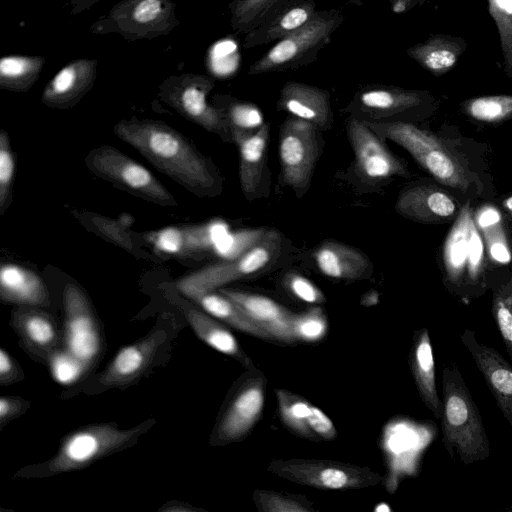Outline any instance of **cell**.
<instances>
[{
    "mask_svg": "<svg viewBox=\"0 0 512 512\" xmlns=\"http://www.w3.org/2000/svg\"><path fill=\"white\" fill-rule=\"evenodd\" d=\"M165 298L184 316L196 336L218 352L232 357L246 369L254 367L251 358L223 322L175 290H165Z\"/></svg>",
    "mask_w": 512,
    "mask_h": 512,
    "instance_id": "ac0fdd59",
    "label": "cell"
},
{
    "mask_svg": "<svg viewBox=\"0 0 512 512\" xmlns=\"http://www.w3.org/2000/svg\"><path fill=\"white\" fill-rule=\"evenodd\" d=\"M314 258L318 270L335 280H360L372 272V264L361 250L334 240L322 242Z\"/></svg>",
    "mask_w": 512,
    "mask_h": 512,
    "instance_id": "484cf974",
    "label": "cell"
},
{
    "mask_svg": "<svg viewBox=\"0 0 512 512\" xmlns=\"http://www.w3.org/2000/svg\"><path fill=\"white\" fill-rule=\"evenodd\" d=\"M498 220H499V214L497 213V211H494L491 209L482 212L481 215L479 216V224L482 227L491 226L494 223H496Z\"/></svg>",
    "mask_w": 512,
    "mask_h": 512,
    "instance_id": "db71d44e",
    "label": "cell"
},
{
    "mask_svg": "<svg viewBox=\"0 0 512 512\" xmlns=\"http://www.w3.org/2000/svg\"><path fill=\"white\" fill-rule=\"evenodd\" d=\"M278 411L283 425L298 437L317 441L308 425L311 403L287 389H275Z\"/></svg>",
    "mask_w": 512,
    "mask_h": 512,
    "instance_id": "836d02e7",
    "label": "cell"
},
{
    "mask_svg": "<svg viewBox=\"0 0 512 512\" xmlns=\"http://www.w3.org/2000/svg\"><path fill=\"white\" fill-rule=\"evenodd\" d=\"M85 164L93 174L137 197L162 206L177 205L174 196L148 169L115 147L94 148Z\"/></svg>",
    "mask_w": 512,
    "mask_h": 512,
    "instance_id": "8fae6325",
    "label": "cell"
},
{
    "mask_svg": "<svg viewBox=\"0 0 512 512\" xmlns=\"http://www.w3.org/2000/svg\"><path fill=\"white\" fill-rule=\"evenodd\" d=\"M503 205L510 213H512V196L505 199Z\"/></svg>",
    "mask_w": 512,
    "mask_h": 512,
    "instance_id": "9f6ffc18",
    "label": "cell"
},
{
    "mask_svg": "<svg viewBox=\"0 0 512 512\" xmlns=\"http://www.w3.org/2000/svg\"><path fill=\"white\" fill-rule=\"evenodd\" d=\"M159 511L161 512H199L205 511L201 508L192 506L187 502L182 501H169L165 503Z\"/></svg>",
    "mask_w": 512,
    "mask_h": 512,
    "instance_id": "f907efd6",
    "label": "cell"
},
{
    "mask_svg": "<svg viewBox=\"0 0 512 512\" xmlns=\"http://www.w3.org/2000/svg\"><path fill=\"white\" fill-rule=\"evenodd\" d=\"M114 133L157 170L199 197H215L222 179L213 163L177 130L152 119L121 120Z\"/></svg>",
    "mask_w": 512,
    "mask_h": 512,
    "instance_id": "6da1fadb",
    "label": "cell"
},
{
    "mask_svg": "<svg viewBox=\"0 0 512 512\" xmlns=\"http://www.w3.org/2000/svg\"><path fill=\"white\" fill-rule=\"evenodd\" d=\"M470 118L483 123H501L512 117V95H490L470 98L461 103Z\"/></svg>",
    "mask_w": 512,
    "mask_h": 512,
    "instance_id": "e575fe53",
    "label": "cell"
},
{
    "mask_svg": "<svg viewBox=\"0 0 512 512\" xmlns=\"http://www.w3.org/2000/svg\"><path fill=\"white\" fill-rule=\"evenodd\" d=\"M282 0H236L231 5V23L235 30L258 27L269 18Z\"/></svg>",
    "mask_w": 512,
    "mask_h": 512,
    "instance_id": "f35d334b",
    "label": "cell"
},
{
    "mask_svg": "<svg viewBox=\"0 0 512 512\" xmlns=\"http://www.w3.org/2000/svg\"><path fill=\"white\" fill-rule=\"evenodd\" d=\"M63 308V347L91 369L102 354L103 336L87 294L75 282L63 288Z\"/></svg>",
    "mask_w": 512,
    "mask_h": 512,
    "instance_id": "4fadbf2b",
    "label": "cell"
},
{
    "mask_svg": "<svg viewBox=\"0 0 512 512\" xmlns=\"http://www.w3.org/2000/svg\"><path fill=\"white\" fill-rule=\"evenodd\" d=\"M365 122L381 139L405 149L439 183L465 191L470 174L460 156L440 137L410 122Z\"/></svg>",
    "mask_w": 512,
    "mask_h": 512,
    "instance_id": "5b68a950",
    "label": "cell"
},
{
    "mask_svg": "<svg viewBox=\"0 0 512 512\" xmlns=\"http://www.w3.org/2000/svg\"><path fill=\"white\" fill-rule=\"evenodd\" d=\"M98 61L80 58L67 63L46 84L41 95L44 105L68 109L75 106L93 87Z\"/></svg>",
    "mask_w": 512,
    "mask_h": 512,
    "instance_id": "7402d4cb",
    "label": "cell"
},
{
    "mask_svg": "<svg viewBox=\"0 0 512 512\" xmlns=\"http://www.w3.org/2000/svg\"><path fill=\"white\" fill-rule=\"evenodd\" d=\"M268 229L249 228L230 232L223 242L218 256L222 260L234 259L260 241Z\"/></svg>",
    "mask_w": 512,
    "mask_h": 512,
    "instance_id": "ee69618b",
    "label": "cell"
},
{
    "mask_svg": "<svg viewBox=\"0 0 512 512\" xmlns=\"http://www.w3.org/2000/svg\"><path fill=\"white\" fill-rule=\"evenodd\" d=\"M10 323L26 353L44 365L57 349L63 347L57 323L44 308L15 306Z\"/></svg>",
    "mask_w": 512,
    "mask_h": 512,
    "instance_id": "ffe728a7",
    "label": "cell"
},
{
    "mask_svg": "<svg viewBox=\"0 0 512 512\" xmlns=\"http://www.w3.org/2000/svg\"><path fill=\"white\" fill-rule=\"evenodd\" d=\"M267 470L290 482L321 490L365 489L382 480V476L369 467L326 459H274Z\"/></svg>",
    "mask_w": 512,
    "mask_h": 512,
    "instance_id": "ba28073f",
    "label": "cell"
},
{
    "mask_svg": "<svg viewBox=\"0 0 512 512\" xmlns=\"http://www.w3.org/2000/svg\"><path fill=\"white\" fill-rule=\"evenodd\" d=\"M313 8L310 5L296 6L288 9L280 16L266 20L251 32L246 38V47L270 42L286 37L303 27L313 18Z\"/></svg>",
    "mask_w": 512,
    "mask_h": 512,
    "instance_id": "d6a6232c",
    "label": "cell"
},
{
    "mask_svg": "<svg viewBox=\"0 0 512 512\" xmlns=\"http://www.w3.org/2000/svg\"><path fill=\"white\" fill-rule=\"evenodd\" d=\"M347 135L354 153L356 174L369 183H379L394 176H408L403 161L397 158L365 122L351 117Z\"/></svg>",
    "mask_w": 512,
    "mask_h": 512,
    "instance_id": "9a60e30c",
    "label": "cell"
},
{
    "mask_svg": "<svg viewBox=\"0 0 512 512\" xmlns=\"http://www.w3.org/2000/svg\"><path fill=\"white\" fill-rule=\"evenodd\" d=\"M217 291L232 300L269 335L271 341L286 344L296 343L290 326L294 312L287 307L261 294L225 287L219 288Z\"/></svg>",
    "mask_w": 512,
    "mask_h": 512,
    "instance_id": "44dd1931",
    "label": "cell"
},
{
    "mask_svg": "<svg viewBox=\"0 0 512 512\" xmlns=\"http://www.w3.org/2000/svg\"><path fill=\"white\" fill-rule=\"evenodd\" d=\"M267 378L255 366L234 384L212 430L210 445L225 446L245 439L260 420Z\"/></svg>",
    "mask_w": 512,
    "mask_h": 512,
    "instance_id": "9c48e42d",
    "label": "cell"
},
{
    "mask_svg": "<svg viewBox=\"0 0 512 512\" xmlns=\"http://www.w3.org/2000/svg\"><path fill=\"white\" fill-rule=\"evenodd\" d=\"M501 43L503 70L512 79V0H487Z\"/></svg>",
    "mask_w": 512,
    "mask_h": 512,
    "instance_id": "74e56055",
    "label": "cell"
},
{
    "mask_svg": "<svg viewBox=\"0 0 512 512\" xmlns=\"http://www.w3.org/2000/svg\"><path fill=\"white\" fill-rule=\"evenodd\" d=\"M398 214L422 223H445L457 216L455 200L433 185H412L404 188L395 203Z\"/></svg>",
    "mask_w": 512,
    "mask_h": 512,
    "instance_id": "d4e9b609",
    "label": "cell"
},
{
    "mask_svg": "<svg viewBox=\"0 0 512 512\" xmlns=\"http://www.w3.org/2000/svg\"><path fill=\"white\" fill-rule=\"evenodd\" d=\"M101 0H70L71 14L77 15L86 10H89L94 4Z\"/></svg>",
    "mask_w": 512,
    "mask_h": 512,
    "instance_id": "f5cc1de1",
    "label": "cell"
},
{
    "mask_svg": "<svg viewBox=\"0 0 512 512\" xmlns=\"http://www.w3.org/2000/svg\"><path fill=\"white\" fill-rule=\"evenodd\" d=\"M490 254L494 260L502 264H507L511 260V254L508 248L502 243L492 244L490 247Z\"/></svg>",
    "mask_w": 512,
    "mask_h": 512,
    "instance_id": "816d5d0a",
    "label": "cell"
},
{
    "mask_svg": "<svg viewBox=\"0 0 512 512\" xmlns=\"http://www.w3.org/2000/svg\"><path fill=\"white\" fill-rule=\"evenodd\" d=\"M443 249V262L448 279L459 281L464 275L475 278L481 268L483 244L473 221L469 202L457 214L447 235Z\"/></svg>",
    "mask_w": 512,
    "mask_h": 512,
    "instance_id": "e0dca14e",
    "label": "cell"
},
{
    "mask_svg": "<svg viewBox=\"0 0 512 512\" xmlns=\"http://www.w3.org/2000/svg\"><path fill=\"white\" fill-rule=\"evenodd\" d=\"M229 233V226L225 222L214 221L165 228L150 233L147 238L160 252L192 258L206 253L218 255Z\"/></svg>",
    "mask_w": 512,
    "mask_h": 512,
    "instance_id": "d6986e66",
    "label": "cell"
},
{
    "mask_svg": "<svg viewBox=\"0 0 512 512\" xmlns=\"http://www.w3.org/2000/svg\"><path fill=\"white\" fill-rule=\"evenodd\" d=\"M435 104V98L427 91L374 88L361 92L349 111L362 121L410 122L431 114Z\"/></svg>",
    "mask_w": 512,
    "mask_h": 512,
    "instance_id": "5bb4252c",
    "label": "cell"
},
{
    "mask_svg": "<svg viewBox=\"0 0 512 512\" xmlns=\"http://www.w3.org/2000/svg\"><path fill=\"white\" fill-rule=\"evenodd\" d=\"M281 249V235L276 230L268 229L263 238L242 255L186 274L175 281L174 287L187 298L198 293L216 291L268 268L279 257Z\"/></svg>",
    "mask_w": 512,
    "mask_h": 512,
    "instance_id": "8992f818",
    "label": "cell"
},
{
    "mask_svg": "<svg viewBox=\"0 0 512 512\" xmlns=\"http://www.w3.org/2000/svg\"><path fill=\"white\" fill-rule=\"evenodd\" d=\"M423 1L425 0H396L394 10L402 12L415 4L422 3Z\"/></svg>",
    "mask_w": 512,
    "mask_h": 512,
    "instance_id": "11a10c76",
    "label": "cell"
},
{
    "mask_svg": "<svg viewBox=\"0 0 512 512\" xmlns=\"http://www.w3.org/2000/svg\"><path fill=\"white\" fill-rule=\"evenodd\" d=\"M291 333L295 342L315 343L322 340L328 331V319L324 310L314 305L294 313L291 319Z\"/></svg>",
    "mask_w": 512,
    "mask_h": 512,
    "instance_id": "8d00e7d4",
    "label": "cell"
},
{
    "mask_svg": "<svg viewBox=\"0 0 512 512\" xmlns=\"http://www.w3.org/2000/svg\"><path fill=\"white\" fill-rule=\"evenodd\" d=\"M253 502L260 512H315L312 502L304 495L256 489Z\"/></svg>",
    "mask_w": 512,
    "mask_h": 512,
    "instance_id": "d590c367",
    "label": "cell"
},
{
    "mask_svg": "<svg viewBox=\"0 0 512 512\" xmlns=\"http://www.w3.org/2000/svg\"><path fill=\"white\" fill-rule=\"evenodd\" d=\"M173 0H121L89 27L96 35L118 34L127 41L151 40L178 27Z\"/></svg>",
    "mask_w": 512,
    "mask_h": 512,
    "instance_id": "52a82bcc",
    "label": "cell"
},
{
    "mask_svg": "<svg viewBox=\"0 0 512 512\" xmlns=\"http://www.w3.org/2000/svg\"><path fill=\"white\" fill-rule=\"evenodd\" d=\"M188 299L224 324L254 337L271 341L269 335L261 327L219 291L198 293Z\"/></svg>",
    "mask_w": 512,
    "mask_h": 512,
    "instance_id": "4dcf8cb0",
    "label": "cell"
},
{
    "mask_svg": "<svg viewBox=\"0 0 512 512\" xmlns=\"http://www.w3.org/2000/svg\"><path fill=\"white\" fill-rule=\"evenodd\" d=\"M442 389L440 420L445 448L465 465L486 459L490 454L489 439L457 365L444 367Z\"/></svg>",
    "mask_w": 512,
    "mask_h": 512,
    "instance_id": "277c9868",
    "label": "cell"
},
{
    "mask_svg": "<svg viewBox=\"0 0 512 512\" xmlns=\"http://www.w3.org/2000/svg\"><path fill=\"white\" fill-rule=\"evenodd\" d=\"M30 407V402L19 396H2L0 398V429L10 421L24 414Z\"/></svg>",
    "mask_w": 512,
    "mask_h": 512,
    "instance_id": "c3c4849f",
    "label": "cell"
},
{
    "mask_svg": "<svg viewBox=\"0 0 512 512\" xmlns=\"http://www.w3.org/2000/svg\"><path fill=\"white\" fill-rule=\"evenodd\" d=\"M270 126L264 123L256 132H233V141L239 150V179L245 198L252 201L265 195L266 152Z\"/></svg>",
    "mask_w": 512,
    "mask_h": 512,
    "instance_id": "cb8c5ba5",
    "label": "cell"
},
{
    "mask_svg": "<svg viewBox=\"0 0 512 512\" xmlns=\"http://www.w3.org/2000/svg\"><path fill=\"white\" fill-rule=\"evenodd\" d=\"M90 221L97 230L111 242L126 250L133 249L131 238L125 232V227L122 226L120 221L118 222L98 215H92Z\"/></svg>",
    "mask_w": 512,
    "mask_h": 512,
    "instance_id": "bcb514c9",
    "label": "cell"
},
{
    "mask_svg": "<svg viewBox=\"0 0 512 512\" xmlns=\"http://www.w3.org/2000/svg\"><path fill=\"white\" fill-rule=\"evenodd\" d=\"M308 425L318 440L331 441L337 436V430L332 420L319 407L313 404L310 407Z\"/></svg>",
    "mask_w": 512,
    "mask_h": 512,
    "instance_id": "7dc6e473",
    "label": "cell"
},
{
    "mask_svg": "<svg viewBox=\"0 0 512 512\" xmlns=\"http://www.w3.org/2000/svg\"><path fill=\"white\" fill-rule=\"evenodd\" d=\"M45 64L43 56L6 55L0 60V88L26 92L38 80Z\"/></svg>",
    "mask_w": 512,
    "mask_h": 512,
    "instance_id": "1f68e13d",
    "label": "cell"
},
{
    "mask_svg": "<svg viewBox=\"0 0 512 512\" xmlns=\"http://www.w3.org/2000/svg\"><path fill=\"white\" fill-rule=\"evenodd\" d=\"M0 298L15 306L47 308L50 305L49 290L42 277L14 263H4L0 267Z\"/></svg>",
    "mask_w": 512,
    "mask_h": 512,
    "instance_id": "4316f807",
    "label": "cell"
},
{
    "mask_svg": "<svg viewBox=\"0 0 512 512\" xmlns=\"http://www.w3.org/2000/svg\"><path fill=\"white\" fill-rule=\"evenodd\" d=\"M504 417L512 425V366L501 354L479 343L467 329L461 336Z\"/></svg>",
    "mask_w": 512,
    "mask_h": 512,
    "instance_id": "603a6c76",
    "label": "cell"
},
{
    "mask_svg": "<svg viewBox=\"0 0 512 512\" xmlns=\"http://www.w3.org/2000/svg\"><path fill=\"white\" fill-rule=\"evenodd\" d=\"M179 330L172 315H162L145 336L120 349L102 371L67 392L94 395L137 384L168 360Z\"/></svg>",
    "mask_w": 512,
    "mask_h": 512,
    "instance_id": "3957f363",
    "label": "cell"
},
{
    "mask_svg": "<svg viewBox=\"0 0 512 512\" xmlns=\"http://www.w3.org/2000/svg\"><path fill=\"white\" fill-rule=\"evenodd\" d=\"M231 128V132L251 134L264 124L260 110L251 104L232 103L223 108Z\"/></svg>",
    "mask_w": 512,
    "mask_h": 512,
    "instance_id": "7bdbcfd3",
    "label": "cell"
},
{
    "mask_svg": "<svg viewBox=\"0 0 512 512\" xmlns=\"http://www.w3.org/2000/svg\"><path fill=\"white\" fill-rule=\"evenodd\" d=\"M492 311L512 360V284L494 293Z\"/></svg>",
    "mask_w": 512,
    "mask_h": 512,
    "instance_id": "ab89813d",
    "label": "cell"
},
{
    "mask_svg": "<svg viewBox=\"0 0 512 512\" xmlns=\"http://www.w3.org/2000/svg\"><path fill=\"white\" fill-rule=\"evenodd\" d=\"M15 173V157L8 134L0 132V214L3 215L11 202V189Z\"/></svg>",
    "mask_w": 512,
    "mask_h": 512,
    "instance_id": "60d3db41",
    "label": "cell"
},
{
    "mask_svg": "<svg viewBox=\"0 0 512 512\" xmlns=\"http://www.w3.org/2000/svg\"><path fill=\"white\" fill-rule=\"evenodd\" d=\"M155 422L154 418H149L128 429H121L116 423L82 426L63 437L53 457L18 470L15 477L44 478L82 470L107 456L134 446Z\"/></svg>",
    "mask_w": 512,
    "mask_h": 512,
    "instance_id": "7a4b0ae2",
    "label": "cell"
},
{
    "mask_svg": "<svg viewBox=\"0 0 512 512\" xmlns=\"http://www.w3.org/2000/svg\"><path fill=\"white\" fill-rule=\"evenodd\" d=\"M285 286L295 298L305 303L320 305L326 301L324 293L301 274L290 273L287 275Z\"/></svg>",
    "mask_w": 512,
    "mask_h": 512,
    "instance_id": "f6af8a7d",
    "label": "cell"
},
{
    "mask_svg": "<svg viewBox=\"0 0 512 512\" xmlns=\"http://www.w3.org/2000/svg\"><path fill=\"white\" fill-rule=\"evenodd\" d=\"M467 49L459 36L431 34L425 41L411 47L408 55L436 77L451 71Z\"/></svg>",
    "mask_w": 512,
    "mask_h": 512,
    "instance_id": "f546056e",
    "label": "cell"
},
{
    "mask_svg": "<svg viewBox=\"0 0 512 512\" xmlns=\"http://www.w3.org/2000/svg\"><path fill=\"white\" fill-rule=\"evenodd\" d=\"M321 132L296 117L287 119L280 130L281 180L297 197H302L310 187L322 151Z\"/></svg>",
    "mask_w": 512,
    "mask_h": 512,
    "instance_id": "7c38bea8",
    "label": "cell"
},
{
    "mask_svg": "<svg viewBox=\"0 0 512 512\" xmlns=\"http://www.w3.org/2000/svg\"><path fill=\"white\" fill-rule=\"evenodd\" d=\"M409 365L423 403L437 419H440L442 400L437 393L433 349L426 328L415 333L409 354Z\"/></svg>",
    "mask_w": 512,
    "mask_h": 512,
    "instance_id": "f1b7e54d",
    "label": "cell"
},
{
    "mask_svg": "<svg viewBox=\"0 0 512 512\" xmlns=\"http://www.w3.org/2000/svg\"><path fill=\"white\" fill-rule=\"evenodd\" d=\"M46 366L51 370L55 380L61 383L73 382L90 369L64 347L53 353Z\"/></svg>",
    "mask_w": 512,
    "mask_h": 512,
    "instance_id": "b9f144b4",
    "label": "cell"
},
{
    "mask_svg": "<svg viewBox=\"0 0 512 512\" xmlns=\"http://www.w3.org/2000/svg\"><path fill=\"white\" fill-rule=\"evenodd\" d=\"M340 16H314L303 27L282 38L259 61L251 66V74L292 67L316 52L338 25Z\"/></svg>",
    "mask_w": 512,
    "mask_h": 512,
    "instance_id": "2e32d148",
    "label": "cell"
},
{
    "mask_svg": "<svg viewBox=\"0 0 512 512\" xmlns=\"http://www.w3.org/2000/svg\"><path fill=\"white\" fill-rule=\"evenodd\" d=\"M24 373L18 362L4 349H0V384L3 386L18 383Z\"/></svg>",
    "mask_w": 512,
    "mask_h": 512,
    "instance_id": "681fc988",
    "label": "cell"
},
{
    "mask_svg": "<svg viewBox=\"0 0 512 512\" xmlns=\"http://www.w3.org/2000/svg\"><path fill=\"white\" fill-rule=\"evenodd\" d=\"M213 87L211 77L183 73L166 78L159 85L158 96L182 117L231 142L232 132L224 109L207 100Z\"/></svg>",
    "mask_w": 512,
    "mask_h": 512,
    "instance_id": "30bf717a",
    "label": "cell"
},
{
    "mask_svg": "<svg viewBox=\"0 0 512 512\" xmlns=\"http://www.w3.org/2000/svg\"><path fill=\"white\" fill-rule=\"evenodd\" d=\"M280 103L285 111L311 123L322 132L331 128L329 96L323 90L300 83H289L281 92Z\"/></svg>",
    "mask_w": 512,
    "mask_h": 512,
    "instance_id": "83f0119b",
    "label": "cell"
}]
</instances>
